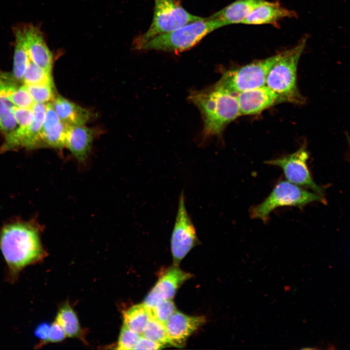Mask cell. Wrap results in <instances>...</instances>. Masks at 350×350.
<instances>
[{
    "mask_svg": "<svg viewBox=\"0 0 350 350\" xmlns=\"http://www.w3.org/2000/svg\"><path fill=\"white\" fill-rule=\"evenodd\" d=\"M296 16V13L276 2L268 1L255 9L242 22L249 25L275 23L285 18Z\"/></svg>",
    "mask_w": 350,
    "mask_h": 350,
    "instance_id": "d6986e66",
    "label": "cell"
},
{
    "mask_svg": "<svg viewBox=\"0 0 350 350\" xmlns=\"http://www.w3.org/2000/svg\"><path fill=\"white\" fill-rule=\"evenodd\" d=\"M14 82L8 74L0 73V129L6 135L18 126L13 114L14 105L10 100L8 92Z\"/></svg>",
    "mask_w": 350,
    "mask_h": 350,
    "instance_id": "ffe728a7",
    "label": "cell"
},
{
    "mask_svg": "<svg viewBox=\"0 0 350 350\" xmlns=\"http://www.w3.org/2000/svg\"><path fill=\"white\" fill-rule=\"evenodd\" d=\"M151 316L150 309L143 303L137 304L124 313L123 325L141 335Z\"/></svg>",
    "mask_w": 350,
    "mask_h": 350,
    "instance_id": "7402d4cb",
    "label": "cell"
},
{
    "mask_svg": "<svg viewBox=\"0 0 350 350\" xmlns=\"http://www.w3.org/2000/svg\"><path fill=\"white\" fill-rule=\"evenodd\" d=\"M141 336V335L123 325L121 330L116 349L121 350H134Z\"/></svg>",
    "mask_w": 350,
    "mask_h": 350,
    "instance_id": "f1b7e54d",
    "label": "cell"
},
{
    "mask_svg": "<svg viewBox=\"0 0 350 350\" xmlns=\"http://www.w3.org/2000/svg\"><path fill=\"white\" fill-rule=\"evenodd\" d=\"M241 115H254L279 103L281 97L266 85L237 94Z\"/></svg>",
    "mask_w": 350,
    "mask_h": 350,
    "instance_id": "7c38bea8",
    "label": "cell"
},
{
    "mask_svg": "<svg viewBox=\"0 0 350 350\" xmlns=\"http://www.w3.org/2000/svg\"><path fill=\"white\" fill-rule=\"evenodd\" d=\"M0 249L12 276L38 261L44 253L37 226L32 222L19 220L2 228Z\"/></svg>",
    "mask_w": 350,
    "mask_h": 350,
    "instance_id": "6da1fadb",
    "label": "cell"
},
{
    "mask_svg": "<svg viewBox=\"0 0 350 350\" xmlns=\"http://www.w3.org/2000/svg\"><path fill=\"white\" fill-rule=\"evenodd\" d=\"M150 310L152 317L165 325L176 308L172 299H162L157 302Z\"/></svg>",
    "mask_w": 350,
    "mask_h": 350,
    "instance_id": "83f0119b",
    "label": "cell"
},
{
    "mask_svg": "<svg viewBox=\"0 0 350 350\" xmlns=\"http://www.w3.org/2000/svg\"><path fill=\"white\" fill-rule=\"evenodd\" d=\"M282 54L225 71L217 82L236 94L265 85L270 70Z\"/></svg>",
    "mask_w": 350,
    "mask_h": 350,
    "instance_id": "52a82bcc",
    "label": "cell"
},
{
    "mask_svg": "<svg viewBox=\"0 0 350 350\" xmlns=\"http://www.w3.org/2000/svg\"><path fill=\"white\" fill-rule=\"evenodd\" d=\"M25 86L35 103L45 104L50 101H53L55 98L53 84Z\"/></svg>",
    "mask_w": 350,
    "mask_h": 350,
    "instance_id": "4316f807",
    "label": "cell"
},
{
    "mask_svg": "<svg viewBox=\"0 0 350 350\" xmlns=\"http://www.w3.org/2000/svg\"><path fill=\"white\" fill-rule=\"evenodd\" d=\"M189 99L201 114L204 139L220 135L229 123L241 116L237 94L218 82L207 88L192 91Z\"/></svg>",
    "mask_w": 350,
    "mask_h": 350,
    "instance_id": "7a4b0ae2",
    "label": "cell"
},
{
    "mask_svg": "<svg viewBox=\"0 0 350 350\" xmlns=\"http://www.w3.org/2000/svg\"><path fill=\"white\" fill-rule=\"evenodd\" d=\"M199 243L195 228L187 210L184 191H182L171 239L174 265L178 266L191 250Z\"/></svg>",
    "mask_w": 350,
    "mask_h": 350,
    "instance_id": "ba28073f",
    "label": "cell"
},
{
    "mask_svg": "<svg viewBox=\"0 0 350 350\" xmlns=\"http://www.w3.org/2000/svg\"><path fill=\"white\" fill-rule=\"evenodd\" d=\"M13 110L18 127L26 128L31 124L34 119L32 108H21L14 105Z\"/></svg>",
    "mask_w": 350,
    "mask_h": 350,
    "instance_id": "f546056e",
    "label": "cell"
},
{
    "mask_svg": "<svg viewBox=\"0 0 350 350\" xmlns=\"http://www.w3.org/2000/svg\"><path fill=\"white\" fill-rule=\"evenodd\" d=\"M154 16L151 25L134 42V47L137 50H140L147 41L157 35L205 18L188 12L178 0H154Z\"/></svg>",
    "mask_w": 350,
    "mask_h": 350,
    "instance_id": "5b68a950",
    "label": "cell"
},
{
    "mask_svg": "<svg viewBox=\"0 0 350 350\" xmlns=\"http://www.w3.org/2000/svg\"><path fill=\"white\" fill-rule=\"evenodd\" d=\"M308 158V153L303 145L292 154L266 161L265 163L281 168L286 180L323 196V188L314 181L309 170Z\"/></svg>",
    "mask_w": 350,
    "mask_h": 350,
    "instance_id": "9c48e42d",
    "label": "cell"
},
{
    "mask_svg": "<svg viewBox=\"0 0 350 350\" xmlns=\"http://www.w3.org/2000/svg\"><path fill=\"white\" fill-rule=\"evenodd\" d=\"M66 334L60 324L55 320L50 326L48 342H58L62 341L65 337Z\"/></svg>",
    "mask_w": 350,
    "mask_h": 350,
    "instance_id": "4dcf8cb0",
    "label": "cell"
},
{
    "mask_svg": "<svg viewBox=\"0 0 350 350\" xmlns=\"http://www.w3.org/2000/svg\"><path fill=\"white\" fill-rule=\"evenodd\" d=\"M307 38L300 39L294 48L282 52L280 58L270 70L265 85L277 93L283 102L303 104L304 98L297 86V71Z\"/></svg>",
    "mask_w": 350,
    "mask_h": 350,
    "instance_id": "3957f363",
    "label": "cell"
},
{
    "mask_svg": "<svg viewBox=\"0 0 350 350\" xmlns=\"http://www.w3.org/2000/svg\"><path fill=\"white\" fill-rule=\"evenodd\" d=\"M93 136V130L83 125L68 127L65 146L78 160L83 161L89 153Z\"/></svg>",
    "mask_w": 350,
    "mask_h": 350,
    "instance_id": "2e32d148",
    "label": "cell"
},
{
    "mask_svg": "<svg viewBox=\"0 0 350 350\" xmlns=\"http://www.w3.org/2000/svg\"><path fill=\"white\" fill-rule=\"evenodd\" d=\"M141 335L164 346L171 344L165 325L152 316L144 327Z\"/></svg>",
    "mask_w": 350,
    "mask_h": 350,
    "instance_id": "d4e9b609",
    "label": "cell"
},
{
    "mask_svg": "<svg viewBox=\"0 0 350 350\" xmlns=\"http://www.w3.org/2000/svg\"><path fill=\"white\" fill-rule=\"evenodd\" d=\"M346 137H347V139L348 143V145L349 146V149L350 150V136L348 134H347Z\"/></svg>",
    "mask_w": 350,
    "mask_h": 350,
    "instance_id": "836d02e7",
    "label": "cell"
},
{
    "mask_svg": "<svg viewBox=\"0 0 350 350\" xmlns=\"http://www.w3.org/2000/svg\"><path fill=\"white\" fill-rule=\"evenodd\" d=\"M268 2L264 0H237L212 16L219 19L223 27L242 23L255 9Z\"/></svg>",
    "mask_w": 350,
    "mask_h": 350,
    "instance_id": "e0dca14e",
    "label": "cell"
},
{
    "mask_svg": "<svg viewBox=\"0 0 350 350\" xmlns=\"http://www.w3.org/2000/svg\"><path fill=\"white\" fill-rule=\"evenodd\" d=\"M164 345L141 336L137 343L134 350H158L163 348Z\"/></svg>",
    "mask_w": 350,
    "mask_h": 350,
    "instance_id": "1f68e13d",
    "label": "cell"
},
{
    "mask_svg": "<svg viewBox=\"0 0 350 350\" xmlns=\"http://www.w3.org/2000/svg\"><path fill=\"white\" fill-rule=\"evenodd\" d=\"M13 31L15 37L13 75L16 79L22 82L23 74L30 59L24 43L20 25L15 27Z\"/></svg>",
    "mask_w": 350,
    "mask_h": 350,
    "instance_id": "44dd1931",
    "label": "cell"
},
{
    "mask_svg": "<svg viewBox=\"0 0 350 350\" xmlns=\"http://www.w3.org/2000/svg\"><path fill=\"white\" fill-rule=\"evenodd\" d=\"M192 275L173 265L160 277L144 299L143 303L149 309L162 299H172L180 286Z\"/></svg>",
    "mask_w": 350,
    "mask_h": 350,
    "instance_id": "8fae6325",
    "label": "cell"
},
{
    "mask_svg": "<svg viewBox=\"0 0 350 350\" xmlns=\"http://www.w3.org/2000/svg\"><path fill=\"white\" fill-rule=\"evenodd\" d=\"M50 326L46 323L39 325L35 330V335L43 343L48 342V334Z\"/></svg>",
    "mask_w": 350,
    "mask_h": 350,
    "instance_id": "d6a6232c",
    "label": "cell"
},
{
    "mask_svg": "<svg viewBox=\"0 0 350 350\" xmlns=\"http://www.w3.org/2000/svg\"><path fill=\"white\" fill-rule=\"evenodd\" d=\"M205 322L203 316H189L176 310L165 324L171 345L183 347L188 338Z\"/></svg>",
    "mask_w": 350,
    "mask_h": 350,
    "instance_id": "5bb4252c",
    "label": "cell"
},
{
    "mask_svg": "<svg viewBox=\"0 0 350 350\" xmlns=\"http://www.w3.org/2000/svg\"><path fill=\"white\" fill-rule=\"evenodd\" d=\"M52 105L60 121L67 127L84 125L91 117L89 110L61 96L54 98Z\"/></svg>",
    "mask_w": 350,
    "mask_h": 350,
    "instance_id": "ac0fdd59",
    "label": "cell"
},
{
    "mask_svg": "<svg viewBox=\"0 0 350 350\" xmlns=\"http://www.w3.org/2000/svg\"><path fill=\"white\" fill-rule=\"evenodd\" d=\"M67 129L68 127L59 118L52 104H46L45 118L40 134L41 143L52 147L63 148L65 146Z\"/></svg>",
    "mask_w": 350,
    "mask_h": 350,
    "instance_id": "9a60e30c",
    "label": "cell"
},
{
    "mask_svg": "<svg viewBox=\"0 0 350 350\" xmlns=\"http://www.w3.org/2000/svg\"><path fill=\"white\" fill-rule=\"evenodd\" d=\"M55 320L62 327L66 336L73 337L79 334L80 328L77 316L69 305L66 304L60 309Z\"/></svg>",
    "mask_w": 350,
    "mask_h": 350,
    "instance_id": "603a6c76",
    "label": "cell"
},
{
    "mask_svg": "<svg viewBox=\"0 0 350 350\" xmlns=\"http://www.w3.org/2000/svg\"><path fill=\"white\" fill-rule=\"evenodd\" d=\"M223 27L221 21L211 16L157 35L144 44L140 50L179 53L191 49L208 34Z\"/></svg>",
    "mask_w": 350,
    "mask_h": 350,
    "instance_id": "277c9868",
    "label": "cell"
},
{
    "mask_svg": "<svg viewBox=\"0 0 350 350\" xmlns=\"http://www.w3.org/2000/svg\"><path fill=\"white\" fill-rule=\"evenodd\" d=\"M22 82L25 85L53 84L51 74L30 60Z\"/></svg>",
    "mask_w": 350,
    "mask_h": 350,
    "instance_id": "cb8c5ba5",
    "label": "cell"
},
{
    "mask_svg": "<svg viewBox=\"0 0 350 350\" xmlns=\"http://www.w3.org/2000/svg\"><path fill=\"white\" fill-rule=\"evenodd\" d=\"M8 96L15 106L32 108L35 102L25 85L18 87L14 82L8 88Z\"/></svg>",
    "mask_w": 350,
    "mask_h": 350,
    "instance_id": "484cf974",
    "label": "cell"
},
{
    "mask_svg": "<svg viewBox=\"0 0 350 350\" xmlns=\"http://www.w3.org/2000/svg\"><path fill=\"white\" fill-rule=\"evenodd\" d=\"M45 104L35 103L32 108L34 119L26 128L18 127L6 136L4 149L10 150L21 147L35 148L41 144L40 134L45 114Z\"/></svg>",
    "mask_w": 350,
    "mask_h": 350,
    "instance_id": "30bf717a",
    "label": "cell"
},
{
    "mask_svg": "<svg viewBox=\"0 0 350 350\" xmlns=\"http://www.w3.org/2000/svg\"><path fill=\"white\" fill-rule=\"evenodd\" d=\"M24 43L30 60L51 74L52 55L38 27L31 24L20 25Z\"/></svg>",
    "mask_w": 350,
    "mask_h": 350,
    "instance_id": "4fadbf2b",
    "label": "cell"
},
{
    "mask_svg": "<svg viewBox=\"0 0 350 350\" xmlns=\"http://www.w3.org/2000/svg\"><path fill=\"white\" fill-rule=\"evenodd\" d=\"M313 202L324 203V198L287 180H282L278 182L261 203L250 209V215L252 218L266 222L270 213L279 207L290 206L300 208Z\"/></svg>",
    "mask_w": 350,
    "mask_h": 350,
    "instance_id": "8992f818",
    "label": "cell"
}]
</instances>
